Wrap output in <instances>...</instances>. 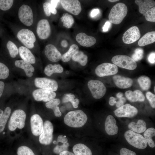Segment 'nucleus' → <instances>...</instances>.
<instances>
[{
  "instance_id": "nucleus-1",
  "label": "nucleus",
  "mask_w": 155,
  "mask_h": 155,
  "mask_svg": "<svg viewBox=\"0 0 155 155\" xmlns=\"http://www.w3.org/2000/svg\"><path fill=\"white\" fill-rule=\"evenodd\" d=\"M88 120L86 114L82 110L72 111L65 116L64 121L67 126L74 128H79L83 126Z\"/></svg>"
},
{
  "instance_id": "nucleus-2",
  "label": "nucleus",
  "mask_w": 155,
  "mask_h": 155,
  "mask_svg": "<svg viewBox=\"0 0 155 155\" xmlns=\"http://www.w3.org/2000/svg\"><path fill=\"white\" fill-rule=\"evenodd\" d=\"M127 12V6L123 3H118L111 9L108 15L110 22L115 24H120L126 16Z\"/></svg>"
},
{
  "instance_id": "nucleus-3",
  "label": "nucleus",
  "mask_w": 155,
  "mask_h": 155,
  "mask_svg": "<svg viewBox=\"0 0 155 155\" xmlns=\"http://www.w3.org/2000/svg\"><path fill=\"white\" fill-rule=\"evenodd\" d=\"M26 118L25 112L22 109H17L12 114L9 120L8 127L11 131L15 130L17 128L22 129L24 127Z\"/></svg>"
},
{
  "instance_id": "nucleus-4",
  "label": "nucleus",
  "mask_w": 155,
  "mask_h": 155,
  "mask_svg": "<svg viewBox=\"0 0 155 155\" xmlns=\"http://www.w3.org/2000/svg\"><path fill=\"white\" fill-rule=\"evenodd\" d=\"M125 137L131 145L139 149H144L147 146V143L142 135L131 130H128L124 133Z\"/></svg>"
},
{
  "instance_id": "nucleus-5",
  "label": "nucleus",
  "mask_w": 155,
  "mask_h": 155,
  "mask_svg": "<svg viewBox=\"0 0 155 155\" xmlns=\"http://www.w3.org/2000/svg\"><path fill=\"white\" fill-rule=\"evenodd\" d=\"M111 61L117 66L128 70H134L137 67L136 62L131 58L127 55L115 56L113 57Z\"/></svg>"
},
{
  "instance_id": "nucleus-6",
  "label": "nucleus",
  "mask_w": 155,
  "mask_h": 155,
  "mask_svg": "<svg viewBox=\"0 0 155 155\" xmlns=\"http://www.w3.org/2000/svg\"><path fill=\"white\" fill-rule=\"evenodd\" d=\"M88 86L93 97L96 99H99L103 97L106 92V88L101 81L91 80L88 83Z\"/></svg>"
},
{
  "instance_id": "nucleus-7",
  "label": "nucleus",
  "mask_w": 155,
  "mask_h": 155,
  "mask_svg": "<svg viewBox=\"0 0 155 155\" xmlns=\"http://www.w3.org/2000/svg\"><path fill=\"white\" fill-rule=\"evenodd\" d=\"M17 37L20 41L28 48L32 49L34 47L36 38L33 32L27 29H23L18 33Z\"/></svg>"
},
{
  "instance_id": "nucleus-8",
  "label": "nucleus",
  "mask_w": 155,
  "mask_h": 155,
  "mask_svg": "<svg viewBox=\"0 0 155 155\" xmlns=\"http://www.w3.org/2000/svg\"><path fill=\"white\" fill-rule=\"evenodd\" d=\"M53 127L52 123L49 120L45 121L43 124V129L39 135V141L40 143L45 145L50 144L53 139Z\"/></svg>"
},
{
  "instance_id": "nucleus-9",
  "label": "nucleus",
  "mask_w": 155,
  "mask_h": 155,
  "mask_svg": "<svg viewBox=\"0 0 155 155\" xmlns=\"http://www.w3.org/2000/svg\"><path fill=\"white\" fill-rule=\"evenodd\" d=\"M18 16L20 21L24 25L30 26L34 21L33 12L28 5L24 4L19 8Z\"/></svg>"
},
{
  "instance_id": "nucleus-10",
  "label": "nucleus",
  "mask_w": 155,
  "mask_h": 155,
  "mask_svg": "<svg viewBox=\"0 0 155 155\" xmlns=\"http://www.w3.org/2000/svg\"><path fill=\"white\" fill-rule=\"evenodd\" d=\"M118 71V67L115 65L105 63L98 66L95 69V72L98 76L103 77L115 75Z\"/></svg>"
},
{
  "instance_id": "nucleus-11",
  "label": "nucleus",
  "mask_w": 155,
  "mask_h": 155,
  "mask_svg": "<svg viewBox=\"0 0 155 155\" xmlns=\"http://www.w3.org/2000/svg\"><path fill=\"white\" fill-rule=\"evenodd\" d=\"M34 83L36 87L51 91H56L58 88V84L55 80L46 78H36Z\"/></svg>"
},
{
  "instance_id": "nucleus-12",
  "label": "nucleus",
  "mask_w": 155,
  "mask_h": 155,
  "mask_svg": "<svg viewBox=\"0 0 155 155\" xmlns=\"http://www.w3.org/2000/svg\"><path fill=\"white\" fill-rule=\"evenodd\" d=\"M115 116L118 117L132 118L138 113L137 109L129 104H126L118 108L114 111Z\"/></svg>"
},
{
  "instance_id": "nucleus-13",
  "label": "nucleus",
  "mask_w": 155,
  "mask_h": 155,
  "mask_svg": "<svg viewBox=\"0 0 155 155\" xmlns=\"http://www.w3.org/2000/svg\"><path fill=\"white\" fill-rule=\"evenodd\" d=\"M60 1L65 10L74 15H78L81 11V4L78 0H61Z\"/></svg>"
},
{
  "instance_id": "nucleus-14",
  "label": "nucleus",
  "mask_w": 155,
  "mask_h": 155,
  "mask_svg": "<svg viewBox=\"0 0 155 155\" xmlns=\"http://www.w3.org/2000/svg\"><path fill=\"white\" fill-rule=\"evenodd\" d=\"M32 95L36 101L48 102L55 98L56 96V93L54 91L39 89L33 92Z\"/></svg>"
},
{
  "instance_id": "nucleus-15",
  "label": "nucleus",
  "mask_w": 155,
  "mask_h": 155,
  "mask_svg": "<svg viewBox=\"0 0 155 155\" xmlns=\"http://www.w3.org/2000/svg\"><path fill=\"white\" fill-rule=\"evenodd\" d=\"M140 36L139 28L136 26H133L129 28L124 33L122 40L125 44H131L138 40Z\"/></svg>"
},
{
  "instance_id": "nucleus-16",
  "label": "nucleus",
  "mask_w": 155,
  "mask_h": 155,
  "mask_svg": "<svg viewBox=\"0 0 155 155\" xmlns=\"http://www.w3.org/2000/svg\"><path fill=\"white\" fill-rule=\"evenodd\" d=\"M36 32L39 38L42 40L47 38L51 33L50 26L48 20L46 19L40 20L38 22Z\"/></svg>"
},
{
  "instance_id": "nucleus-17",
  "label": "nucleus",
  "mask_w": 155,
  "mask_h": 155,
  "mask_svg": "<svg viewBox=\"0 0 155 155\" xmlns=\"http://www.w3.org/2000/svg\"><path fill=\"white\" fill-rule=\"evenodd\" d=\"M30 123L32 134L35 136L40 135L43 129V120L41 117L37 114L32 115L30 118Z\"/></svg>"
},
{
  "instance_id": "nucleus-18",
  "label": "nucleus",
  "mask_w": 155,
  "mask_h": 155,
  "mask_svg": "<svg viewBox=\"0 0 155 155\" xmlns=\"http://www.w3.org/2000/svg\"><path fill=\"white\" fill-rule=\"evenodd\" d=\"M44 53L48 59L52 62H57L62 58L61 53L56 47L52 44H48L46 46Z\"/></svg>"
},
{
  "instance_id": "nucleus-19",
  "label": "nucleus",
  "mask_w": 155,
  "mask_h": 155,
  "mask_svg": "<svg viewBox=\"0 0 155 155\" xmlns=\"http://www.w3.org/2000/svg\"><path fill=\"white\" fill-rule=\"evenodd\" d=\"M105 129L108 135H114L117 133L118 128L115 119L112 115H109L107 117L105 123Z\"/></svg>"
},
{
  "instance_id": "nucleus-20",
  "label": "nucleus",
  "mask_w": 155,
  "mask_h": 155,
  "mask_svg": "<svg viewBox=\"0 0 155 155\" xmlns=\"http://www.w3.org/2000/svg\"><path fill=\"white\" fill-rule=\"evenodd\" d=\"M76 40L82 46L89 47L94 44L96 42L95 38L91 36L87 35L85 33L81 32L76 37Z\"/></svg>"
},
{
  "instance_id": "nucleus-21",
  "label": "nucleus",
  "mask_w": 155,
  "mask_h": 155,
  "mask_svg": "<svg viewBox=\"0 0 155 155\" xmlns=\"http://www.w3.org/2000/svg\"><path fill=\"white\" fill-rule=\"evenodd\" d=\"M113 79L116 86L121 89H125L131 87L133 83L131 79L119 75H114L113 77Z\"/></svg>"
},
{
  "instance_id": "nucleus-22",
  "label": "nucleus",
  "mask_w": 155,
  "mask_h": 155,
  "mask_svg": "<svg viewBox=\"0 0 155 155\" xmlns=\"http://www.w3.org/2000/svg\"><path fill=\"white\" fill-rule=\"evenodd\" d=\"M15 65L16 67L23 69L27 76H32L34 68L30 63L22 59L18 60L15 61Z\"/></svg>"
},
{
  "instance_id": "nucleus-23",
  "label": "nucleus",
  "mask_w": 155,
  "mask_h": 155,
  "mask_svg": "<svg viewBox=\"0 0 155 155\" xmlns=\"http://www.w3.org/2000/svg\"><path fill=\"white\" fill-rule=\"evenodd\" d=\"M18 51L20 55L22 60L31 64L35 63L36 59L35 57L28 49L22 46L19 47Z\"/></svg>"
},
{
  "instance_id": "nucleus-24",
  "label": "nucleus",
  "mask_w": 155,
  "mask_h": 155,
  "mask_svg": "<svg viewBox=\"0 0 155 155\" xmlns=\"http://www.w3.org/2000/svg\"><path fill=\"white\" fill-rule=\"evenodd\" d=\"M125 95L127 99L131 102H142L145 99L144 95L139 90H136L133 92L131 90L127 91L125 92Z\"/></svg>"
},
{
  "instance_id": "nucleus-25",
  "label": "nucleus",
  "mask_w": 155,
  "mask_h": 155,
  "mask_svg": "<svg viewBox=\"0 0 155 155\" xmlns=\"http://www.w3.org/2000/svg\"><path fill=\"white\" fill-rule=\"evenodd\" d=\"M135 2L138 6L140 13L143 14H145L155 5V1L152 0H136Z\"/></svg>"
},
{
  "instance_id": "nucleus-26",
  "label": "nucleus",
  "mask_w": 155,
  "mask_h": 155,
  "mask_svg": "<svg viewBox=\"0 0 155 155\" xmlns=\"http://www.w3.org/2000/svg\"><path fill=\"white\" fill-rule=\"evenodd\" d=\"M146 123L143 120H139L137 123L132 122L128 125V127L130 130L138 133H141L146 130Z\"/></svg>"
},
{
  "instance_id": "nucleus-27",
  "label": "nucleus",
  "mask_w": 155,
  "mask_h": 155,
  "mask_svg": "<svg viewBox=\"0 0 155 155\" xmlns=\"http://www.w3.org/2000/svg\"><path fill=\"white\" fill-rule=\"evenodd\" d=\"M155 41V32L154 31L146 33L139 40L138 45L144 46L153 43Z\"/></svg>"
},
{
  "instance_id": "nucleus-28",
  "label": "nucleus",
  "mask_w": 155,
  "mask_h": 155,
  "mask_svg": "<svg viewBox=\"0 0 155 155\" xmlns=\"http://www.w3.org/2000/svg\"><path fill=\"white\" fill-rule=\"evenodd\" d=\"M73 150L75 155H92L90 149L82 144L75 145L73 148Z\"/></svg>"
},
{
  "instance_id": "nucleus-29",
  "label": "nucleus",
  "mask_w": 155,
  "mask_h": 155,
  "mask_svg": "<svg viewBox=\"0 0 155 155\" xmlns=\"http://www.w3.org/2000/svg\"><path fill=\"white\" fill-rule=\"evenodd\" d=\"M60 102L61 101L59 99L54 98L46 102L45 106L47 108L52 109L55 116L59 117L62 115L59 108L58 106Z\"/></svg>"
},
{
  "instance_id": "nucleus-30",
  "label": "nucleus",
  "mask_w": 155,
  "mask_h": 155,
  "mask_svg": "<svg viewBox=\"0 0 155 155\" xmlns=\"http://www.w3.org/2000/svg\"><path fill=\"white\" fill-rule=\"evenodd\" d=\"M63 71V67L60 64H55L53 65L49 64L45 67L44 72L47 75L50 76L53 73H61Z\"/></svg>"
},
{
  "instance_id": "nucleus-31",
  "label": "nucleus",
  "mask_w": 155,
  "mask_h": 155,
  "mask_svg": "<svg viewBox=\"0 0 155 155\" xmlns=\"http://www.w3.org/2000/svg\"><path fill=\"white\" fill-rule=\"evenodd\" d=\"M79 49L77 45L75 44H72L68 51L62 56V61L64 62L69 61L72 57L79 51Z\"/></svg>"
},
{
  "instance_id": "nucleus-32",
  "label": "nucleus",
  "mask_w": 155,
  "mask_h": 155,
  "mask_svg": "<svg viewBox=\"0 0 155 155\" xmlns=\"http://www.w3.org/2000/svg\"><path fill=\"white\" fill-rule=\"evenodd\" d=\"M144 136V138L150 147L154 148L155 144L152 138L155 136V129L153 127L148 128L145 131Z\"/></svg>"
},
{
  "instance_id": "nucleus-33",
  "label": "nucleus",
  "mask_w": 155,
  "mask_h": 155,
  "mask_svg": "<svg viewBox=\"0 0 155 155\" xmlns=\"http://www.w3.org/2000/svg\"><path fill=\"white\" fill-rule=\"evenodd\" d=\"M75 98L73 94L71 93H67L65 94L63 97L62 102V103L70 102L73 107L76 108L78 106L80 101L78 99Z\"/></svg>"
},
{
  "instance_id": "nucleus-34",
  "label": "nucleus",
  "mask_w": 155,
  "mask_h": 155,
  "mask_svg": "<svg viewBox=\"0 0 155 155\" xmlns=\"http://www.w3.org/2000/svg\"><path fill=\"white\" fill-rule=\"evenodd\" d=\"M11 112V108L9 107H7L3 112L2 115L0 119V133L2 132L4 130Z\"/></svg>"
},
{
  "instance_id": "nucleus-35",
  "label": "nucleus",
  "mask_w": 155,
  "mask_h": 155,
  "mask_svg": "<svg viewBox=\"0 0 155 155\" xmlns=\"http://www.w3.org/2000/svg\"><path fill=\"white\" fill-rule=\"evenodd\" d=\"M137 82L143 90H147L150 87L151 81L150 79L147 76H140L138 78Z\"/></svg>"
},
{
  "instance_id": "nucleus-36",
  "label": "nucleus",
  "mask_w": 155,
  "mask_h": 155,
  "mask_svg": "<svg viewBox=\"0 0 155 155\" xmlns=\"http://www.w3.org/2000/svg\"><path fill=\"white\" fill-rule=\"evenodd\" d=\"M72 60L79 63L83 66L85 65L88 62L87 56L81 51H79L72 57Z\"/></svg>"
},
{
  "instance_id": "nucleus-37",
  "label": "nucleus",
  "mask_w": 155,
  "mask_h": 155,
  "mask_svg": "<svg viewBox=\"0 0 155 155\" xmlns=\"http://www.w3.org/2000/svg\"><path fill=\"white\" fill-rule=\"evenodd\" d=\"M61 19L63 23V26L67 28H71L74 22L73 17L67 13H63Z\"/></svg>"
},
{
  "instance_id": "nucleus-38",
  "label": "nucleus",
  "mask_w": 155,
  "mask_h": 155,
  "mask_svg": "<svg viewBox=\"0 0 155 155\" xmlns=\"http://www.w3.org/2000/svg\"><path fill=\"white\" fill-rule=\"evenodd\" d=\"M7 47L10 56L13 58H15L19 53L18 49L16 45L12 41L9 40L7 44Z\"/></svg>"
},
{
  "instance_id": "nucleus-39",
  "label": "nucleus",
  "mask_w": 155,
  "mask_h": 155,
  "mask_svg": "<svg viewBox=\"0 0 155 155\" xmlns=\"http://www.w3.org/2000/svg\"><path fill=\"white\" fill-rule=\"evenodd\" d=\"M9 71L8 68L4 63L0 62V79H5L9 76Z\"/></svg>"
},
{
  "instance_id": "nucleus-40",
  "label": "nucleus",
  "mask_w": 155,
  "mask_h": 155,
  "mask_svg": "<svg viewBox=\"0 0 155 155\" xmlns=\"http://www.w3.org/2000/svg\"><path fill=\"white\" fill-rule=\"evenodd\" d=\"M18 155H35L31 149L26 146L19 147L17 150Z\"/></svg>"
},
{
  "instance_id": "nucleus-41",
  "label": "nucleus",
  "mask_w": 155,
  "mask_h": 155,
  "mask_svg": "<svg viewBox=\"0 0 155 155\" xmlns=\"http://www.w3.org/2000/svg\"><path fill=\"white\" fill-rule=\"evenodd\" d=\"M146 20L150 22H155V7L148 10L145 14Z\"/></svg>"
},
{
  "instance_id": "nucleus-42",
  "label": "nucleus",
  "mask_w": 155,
  "mask_h": 155,
  "mask_svg": "<svg viewBox=\"0 0 155 155\" xmlns=\"http://www.w3.org/2000/svg\"><path fill=\"white\" fill-rule=\"evenodd\" d=\"M13 2V0H0V9L3 11H6L12 7Z\"/></svg>"
},
{
  "instance_id": "nucleus-43",
  "label": "nucleus",
  "mask_w": 155,
  "mask_h": 155,
  "mask_svg": "<svg viewBox=\"0 0 155 155\" xmlns=\"http://www.w3.org/2000/svg\"><path fill=\"white\" fill-rule=\"evenodd\" d=\"M144 51L141 48L136 49L134 53L132 55V58L135 62L141 60L143 57Z\"/></svg>"
},
{
  "instance_id": "nucleus-44",
  "label": "nucleus",
  "mask_w": 155,
  "mask_h": 155,
  "mask_svg": "<svg viewBox=\"0 0 155 155\" xmlns=\"http://www.w3.org/2000/svg\"><path fill=\"white\" fill-rule=\"evenodd\" d=\"M69 146V144L67 142L61 145H57L54 148L53 151L55 154H59L62 152L67 150Z\"/></svg>"
},
{
  "instance_id": "nucleus-45",
  "label": "nucleus",
  "mask_w": 155,
  "mask_h": 155,
  "mask_svg": "<svg viewBox=\"0 0 155 155\" xmlns=\"http://www.w3.org/2000/svg\"><path fill=\"white\" fill-rule=\"evenodd\" d=\"M147 98L151 106L155 108V95L150 92H148L146 94Z\"/></svg>"
},
{
  "instance_id": "nucleus-46",
  "label": "nucleus",
  "mask_w": 155,
  "mask_h": 155,
  "mask_svg": "<svg viewBox=\"0 0 155 155\" xmlns=\"http://www.w3.org/2000/svg\"><path fill=\"white\" fill-rule=\"evenodd\" d=\"M50 3L49 2L44 3L43 5L44 12L46 15L47 16H51V13L50 11Z\"/></svg>"
},
{
  "instance_id": "nucleus-47",
  "label": "nucleus",
  "mask_w": 155,
  "mask_h": 155,
  "mask_svg": "<svg viewBox=\"0 0 155 155\" xmlns=\"http://www.w3.org/2000/svg\"><path fill=\"white\" fill-rule=\"evenodd\" d=\"M120 153V155H137L134 152L125 148H121Z\"/></svg>"
},
{
  "instance_id": "nucleus-48",
  "label": "nucleus",
  "mask_w": 155,
  "mask_h": 155,
  "mask_svg": "<svg viewBox=\"0 0 155 155\" xmlns=\"http://www.w3.org/2000/svg\"><path fill=\"white\" fill-rule=\"evenodd\" d=\"M68 140L66 138L65 136L63 135H59L58 137L57 141H54L53 142V143L55 144H57L59 142H61L62 143H65L67 142Z\"/></svg>"
},
{
  "instance_id": "nucleus-49",
  "label": "nucleus",
  "mask_w": 155,
  "mask_h": 155,
  "mask_svg": "<svg viewBox=\"0 0 155 155\" xmlns=\"http://www.w3.org/2000/svg\"><path fill=\"white\" fill-rule=\"evenodd\" d=\"M148 60L150 63L154 64L155 62V53L153 52L151 53L148 57Z\"/></svg>"
},
{
  "instance_id": "nucleus-50",
  "label": "nucleus",
  "mask_w": 155,
  "mask_h": 155,
  "mask_svg": "<svg viewBox=\"0 0 155 155\" xmlns=\"http://www.w3.org/2000/svg\"><path fill=\"white\" fill-rule=\"evenodd\" d=\"M126 101V99L124 97H122L119 98V100L117 102L116 106L118 108L124 105V103Z\"/></svg>"
},
{
  "instance_id": "nucleus-51",
  "label": "nucleus",
  "mask_w": 155,
  "mask_h": 155,
  "mask_svg": "<svg viewBox=\"0 0 155 155\" xmlns=\"http://www.w3.org/2000/svg\"><path fill=\"white\" fill-rule=\"evenodd\" d=\"M100 12V11L99 9H94L91 11L90 16L92 18H94L98 15L99 13Z\"/></svg>"
},
{
  "instance_id": "nucleus-52",
  "label": "nucleus",
  "mask_w": 155,
  "mask_h": 155,
  "mask_svg": "<svg viewBox=\"0 0 155 155\" xmlns=\"http://www.w3.org/2000/svg\"><path fill=\"white\" fill-rule=\"evenodd\" d=\"M111 23L109 21H108L106 22L102 27L103 31L104 32H107L110 27Z\"/></svg>"
},
{
  "instance_id": "nucleus-53",
  "label": "nucleus",
  "mask_w": 155,
  "mask_h": 155,
  "mask_svg": "<svg viewBox=\"0 0 155 155\" xmlns=\"http://www.w3.org/2000/svg\"><path fill=\"white\" fill-rule=\"evenodd\" d=\"M60 0H52L51 1L50 6L53 8H56L58 3Z\"/></svg>"
},
{
  "instance_id": "nucleus-54",
  "label": "nucleus",
  "mask_w": 155,
  "mask_h": 155,
  "mask_svg": "<svg viewBox=\"0 0 155 155\" xmlns=\"http://www.w3.org/2000/svg\"><path fill=\"white\" fill-rule=\"evenodd\" d=\"M116 100V99L113 97L111 96L110 97L109 102V104L111 106L114 105L117 103Z\"/></svg>"
},
{
  "instance_id": "nucleus-55",
  "label": "nucleus",
  "mask_w": 155,
  "mask_h": 155,
  "mask_svg": "<svg viewBox=\"0 0 155 155\" xmlns=\"http://www.w3.org/2000/svg\"><path fill=\"white\" fill-rule=\"evenodd\" d=\"M5 87V84L4 82L0 81V97L2 96Z\"/></svg>"
},
{
  "instance_id": "nucleus-56",
  "label": "nucleus",
  "mask_w": 155,
  "mask_h": 155,
  "mask_svg": "<svg viewBox=\"0 0 155 155\" xmlns=\"http://www.w3.org/2000/svg\"><path fill=\"white\" fill-rule=\"evenodd\" d=\"M59 154V155H75L74 154L68 150L62 152Z\"/></svg>"
},
{
  "instance_id": "nucleus-57",
  "label": "nucleus",
  "mask_w": 155,
  "mask_h": 155,
  "mask_svg": "<svg viewBox=\"0 0 155 155\" xmlns=\"http://www.w3.org/2000/svg\"><path fill=\"white\" fill-rule=\"evenodd\" d=\"M68 42L65 40H62L61 42V45L64 47H66L68 46Z\"/></svg>"
},
{
  "instance_id": "nucleus-58",
  "label": "nucleus",
  "mask_w": 155,
  "mask_h": 155,
  "mask_svg": "<svg viewBox=\"0 0 155 155\" xmlns=\"http://www.w3.org/2000/svg\"><path fill=\"white\" fill-rule=\"evenodd\" d=\"M123 94L122 93L119 92L117 94L116 96L117 98H120L123 97Z\"/></svg>"
},
{
  "instance_id": "nucleus-59",
  "label": "nucleus",
  "mask_w": 155,
  "mask_h": 155,
  "mask_svg": "<svg viewBox=\"0 0 155 155\" xmlns=\"http://www.w3.org/2000/svg\"><path fill=\"white\" fill-rule=\"evenodd\" d=\"M3 112V111L0 108V119L2 115Z\"/></svg>"
},
{
  "instance_id": "nucleus-60",
  "label": "nucleus",
  "mask_w": 155,
  "mask_h": 155,
  "mask_svg": "<svg viewBox=\"0 0 155 155\" xmlns=\"http://www.w3.org/2000/svg\"><path fill=\"white\" fill-rule=\"evenodd\" d=\"M108 1L111 2H117L118 1H119V0H108Z\"/></svg>"
},
{
  "instance_id": "nucleus-61",
  "label": "nucleus",
  "mask_w": 155,
  "mask_h": 155,
  "mask_svg": "<svg viewBox=\"0 0 155 155\" xmlns=\"http://www.w3.org/2000/svg\"><path fill=\"white\" fill-rule=\"evenodd\" d=\"M155 87H154V92H155Z\"/></svg>"
}]
</instances>
